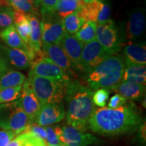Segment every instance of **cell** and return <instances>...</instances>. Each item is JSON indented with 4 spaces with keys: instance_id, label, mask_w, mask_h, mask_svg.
<instances>
[{
    "instance_id": "6da1fadb",
    "label": "cell",
    "mask_w": 146,
    "mask_h": 146,
    "mask_svg": "<svg viewBox=\"0 0 146 146\" xmlns=\"http://www.w3.org/2000/svg\"><path fill=\"white\" fill-rule=\"evenodd\" d=\"M143 122L141 113L132 102L116 109H95L88 129L104 136H115L138 129Z\"/></svg>"
},
{
    "instance_id": "7a4b0ae2",
    "label": "cell",
    "mask_w": 146,
    "mask_h": 146,
    "mask_svg": "<svg viewBox=\"0 0 146 146\" xmlns=\"http://www.w3.org/2000/svg\"><path fill=\"white\" fill-rule=\"evenodd\" d=\"M94 92L77 80L70 79L64 97L67 106L65 116L67 125L83 132L88 130L89 120L96 109L93 102Z\"/></svg>"
},
{
    "instance_id": "3957f363",
    "label": "cell",
    "mask_w": 146,
    "mask_h": 146,
    "mask_svg": "<svg viewBox=\"0 0 146 146\" xmlns=\"http://www.w3.org/2000/svg\"><path fill=\"white\" fill-rule=\"evenodd\" d=\"M125 64L119 55H111L98 65L94 70L87 74L85 81L92 90L111 89L123 79Z\"/></svg>"
},
{
    "instance_id": "277c9868",
    "label": "cell",
    "mask_w": 146,
    "mask_h": 146,
    "mask_svg": "<svg viewBox=\"0 0 146 146\" xmlns=\"http://www.w3.org/2000/svg\"><path fill=\"white\" fill-rule=\"evenodd\" d=\"M27 81L29 87L43 105L62 102L66 91L67 84L70 80L65 81L29 74Z\"/></svg>"
},
{
    "instance_id": "5b68a950",
    "label": "cell",
    "mask_w": 146,
    "mask_h": 146,
    "mask_svg": "<svg viewBox=\"0 0 146 146\" xmlns=\"http://www.w3.org/2000/svg\"><path fill=\"white\" fill-rule=\"evenodd\" d=\"M29 125V119L19 99L0 104V129L13 131L18 135Z\"/></svg>"
},
{
    "instance_id": "8992f818",
    "label": "cell",
    "mask_w": 146,
    "mask_h": 146,
    "mask_svg": "<svg viewBox=\"0 0 146 146\" xmlns=\"http://www.w3.org/2000/svg\"><path fill=\"white\" fill-rule=\"evenodd\" d=\"M60 141L68 146H89L100 143V139L88 133L68 125L53 126Z\"/></svg>"
},
{
    "instance_id": "52a82bcc",
    "label": "cell",
    "mask_w": 146,
    "mask_h": 146,
    "mask_svg": "<svg viewBox=\"0 0 146 146\" xmlns=\"http://www.w3.org/2000/svg\"><path fill=\"white\" fill-rule=\"evenodd\" d=\"M111 55L96 39L86 43L81 54L82 72L88 74Z\"/></svg>"
},
{
    "instance_id": "ba28073f",
    "label": "cell",
    "mask_w": 146,
    "mask_h": 146,
    "mask_svg": "<svg viewBox=\"0 0 146 146\" xmlns=\"http://www.w3.org/2000/svg\"><path fill=\"white\" fill-rule=\"evenodd\" d=\"M41 41L43 43L59 44L66 33L63 24V19L56 13L43 16L41 22Z\"/></svg>"
},
{
    "instance_id": "9c48e42d",
    "label": "cell",
    "mask_w": 146,
    "mask_h": 146,
    "mask_svg": "<svg viewBox=\"0 0 146 146\" xmlns=\"http://www.w3.org/2000/svg\"><path fill=\"white\" fill-rule=\"evenodd\" d=\"M97 41L109 54H114L120 50V43L118 31L114 23L109 19L104 23L97 25Z\"/></svg>"
},
{
    "instance_id": "30bf717a",
    "label": "cell",
    "mask_w": 146,
    "mask_h": 146,
    "mask_svg": "<svg viewBox=\"0 0 146 146\" xmlns=\"http://www.w3.org/2000/svg\"><path fill=\"white\" fill-rule=\"evenodd\" d=\"M66 116L64 104L61 102L45 104L42 105L34 124L48 127L62 121Z\"/></svg>"
},
{
    "instance_id": "8fae6325",
    "label": "cell",
    "mask_w": 146,
    "mask_h": 146,
    "mask_svg": "<svg viewBox=\"0 0 146 146\" xmlns=\"http://www.w3.org/2000/svg\"><path fill=\"white\" fill-rule=\"evenodd\" d=\"M77 14L85 21H93L100 25L109 20L110 7L108 3L94 0L85 3L77 11Z\"/></svg>"
},
{
    "instance_id": "7c38bea8",
    "label": "cell",
    "mask_w": 146,
    "mask_h": 146,
    "mask_svg": "<svg viewBox=\"0 0 146 146\" xmlns=\"http://www.w3.org/2000/svg\"><path fill=\"white\" fill-rule=\"evenodd\" d=\"M31 68V69L29 74L33 75L65 81H68L70 79L60 67L47 56L32 64Z\"/></svg>"
},
{
    "instance_id": "4fadbf2b",
    "label": "cell",
    "mask_w": 146,
    "mask_h": 146,
    "mask_svg": "<svg viewBox=\"0 0 146 146\" xmlns=\"http://www.w3.org/2000/svg\"><path fill=\"white\" fill-rule=\"evenodd\" d=\"M0 54L6 60L8 64L20 70H27L31 65L33 50L27 52L0 44Z\"/></svg>"
},
{
    "instance_id": "5bb4252c",
    "label": "cell",
    "mask_w": 146,
    "mask_h": 146,
    "mask_svg": "<svg viewBox=\"0 0 146 146\" xmlns=\"http://www.w3.org/2000/svg\"><path fill=\"white\" fill-rule=\"evenodd\" d=\"M70 60L72 68L81 71V54L84 44L73 35L66 33L60 41L59 44Z\"/></svg>"
},
{
    "instance_id": "9a60e30c",
    "label": "cell",
    "mask_w": 146,
    "mask_h": 146,
    "mask_svg": "<svg viewBox=\"0 0 146 146\" xmlns=\"http://www.w3.org/2000/svg\"><path fill=\"white\" fill-rule=\"evenodd\" d=\"M41 47L47 57L60 67L67 75L76 78V74L72 70L70 60L59 45L43 43Z\"/></svg>"
},
{
    "instance_id": "2e32d148",
    "label": "cell",
    "mask_w": 146,
    "mask_h": 146,
    "mask_svg": "<svg viewBox=\"0 0 146 146\" xmlns=\"http://www.w3.org/2000/svg\"><path fill=\"white\" fill-rule=\"evenodd\" d=\"M22 108L27 114L29 125H33L42 106L41 103L29 87L26 80L23 85L21 96L19 98Z\"/></svg>"
},
{
    "instance_id": "e0dca14e",
    "label": "cell",
    "mask_w": 146,
    "mask_h": 146,
    "mask_svg": "<svg viewBox=\"0 0 146 146\" xmlns=\"http://www.w3.org/2000/svg\"><path fill=\"white\" fill-rule=\"evenodd\" d=\"M145 14L143 10L133 11L129 16L126 27V39L133 41L142 35L145 29Z\"/></svg>"
},
{
    "instance_id": "ac0fdd59",
    "label": "cell",
    "mask_w": 146,
    "mask_h": 146,
    "mask_svg": "<svg viewBox=\"0 0 146 146\" xmlns=\"http://www.w3.org/2000/svg\"><path fill=\"white\" fill-rule=\"evenodd\" d=\"M126 64L145 65V43H130L125 47L123 50Z\"/></svg>"
},
{
    "instance_id": "d6986e66",
    "label": "cell",
    "mask_w": 146,
    "mask_h": 146,
    "mask_svg": "<svg viewBox=\"0 0 146 146\" xmlns=\"http://www.w3.org/2000/svg\"><path fill=\"white\" fill-rule=\"evenodd\" d=\"M116 94L123 96L127 100H139L143 98L145 93V85L121 81L111 89Z\"/></svg>"
},
{
    "instance_id": "ffe728a7",
    "label": "cell",
    "mask_w": 146,
    "mask_h": 146,
    "mask_svg": "<svg viewBox=\"0 0 146 146\" xmlns=\"http://www.w3.org/2000/svg\"><path fill=\"white\" fill-rule=\"evenodd\" d=\"M0 39L5 43L6 46L11 48L21 49L27 52L32 51L21 39L14 25L0 32Z\"/></svg>"
},
{
    "instance_id": "44dd1931",
    "label": "cell",
    "mask_w": 146,
    "mask_h": 146,
    "mask_svg": "<svg viewBox=\"0 0 146 146\" xmlns=\"http://www.w3.org/2000/svg\"><path fill=\"white\" fill-rule=\"evenodd\" d=\"M31 26V35L29 47L33 51H39L42 46L41 27L39 17L34 14H27Z\"/></svg>"
},
{
    "instance_id": "7402d4cb",
    "label": "cell",
    "mask_w": 146,
    "mask_h": 146,
    "mask_svg": "<svg viewBox=\"0 0 146 146\" xmlns=\"http://www.w3.org/2000/svg\"><path fill=\"white\" fill-rule=\"evenodd\" d=\"M122 81L145 85V65L127 64L124 70Z\"/></svg>"
},
{
    "instance_id": "603a6c76",
    "label": "cell",
    "mask_w": 146,
    "mask_h": 146,
    "mask_svg": "<svg viewBox=\"0 0 146 146\" xmlns=\"http://www.w3.org/2000/svg\"><path fill=\"white\" fill-rule=\"evenodd\" d=\"M26 77L19 71L10 69L0 76V91L4 89L23 85Z\"/></svg>"
},
{
    "instance_id": "cb8c5ba5",
    "label": "cell",
    "mask_w": 146,
    "mask_h": 146,
    "mask_svg": "<svg viewBox=\"0 0 146 146\" xmlns=\"http://www.w3.org/2000/svg\"><path fill=\"white\" fill-rule=\"evenodd\" d=\"M14 26L23 41L29 46L31 35V26L27 14L14 10Z\"/></svg>"
},
{
    "instance_id": "d4e9b609",
    "label": "cell",
    "mask_w": 146,
    "mask_h": 146,
    "mask_svg": "<svg viewBox=\"0 0 146 146\" xmlns=\"http://www.w3.org/2000/svg\"><path fill=\"white\" fill-rule=\"evenodd\" d=\"M85 5L83 0H58L55 13L63 19L78 11Z\"/></svg>"
},
{
    "instance_id": "484cf974",
    "label": "cell",
    "mask_w": 146,
    "mask_h": 146,
    "mask_svg": "<svg viewBox=\"0 0 146 146\" xmlns=\"http://www.w3.org/2000/svg\"><path fill=\"white\" fill-rule=\"evenodd\" d=\"M97 23L93 21H87L75 33V37L83 44H86L96 39Z\"/></svg>"
},
{
    "instance_id": "4316f807",
    "label": "cell",
    "mask_w": 146,
    "mask_h": 146,
    "mask_svg": "<svg viewBox=\"0 0 146 146\" xmlns=\"http://www.w3.org/2000/svg\"><path fill=\"white\" fill-rule=\"evenodd\" d=\"M85 23V20L78 15L77 11L67 16L63 19L64 27L66 31L70 35L76 33Z\"/></svg>"
},
{
    "instance_id": "83f0119b",
    "label": "cell",
    "mask_w": 146,
    "mask_h": 146,
    "mask_svg": "<svg viewBox=\"0 0 146 146\" xmlns=\"http://www.w3.org/2000/svg\"><path fill=\"white\" fill-rule=\"evenodd\" d=\"M10 7L14 10L19 11L26 14H34L38 16V8L31 0H10Z\"/></svg>"
},
{
    "instance_id": "f1b7e54d",
    "label": "cell",
    "mask_w": 146,
    "mask_h": 146,
    "mask_svg": "<svg viewBox=\"0 0 146 146\" xmlns=\"http://www.w3.org/2000/svg\"><path fill=\"white\" fill-rule=\"evenodd\" d=\"M23 85L4 89L0 91V104L10 103L19 99L21 96Z\"/></svg>"
},
{
    "instance_id": "f546056e",
    "label": "cell",
    "mask_w": 146,
    "mask_h": 146,
    "mask_svg": "<svg viewBox=\"0 0 146 146\" xmlns=\"http://www.w3.org/2000/svg\"><path fill=\"white\" fill-rule=\"evenodd\" d=\"M14 13L11 7L0 8V32L14 25Z\"/></svg>"
},
{
    "instance_id": "4dcf8cb0",
    "label": "cell",
    "mask_w": 146,
    "mask_h": 146,
    "mask_svg": "<svg viewBox=\"0 0 146 146\" xmlns=\"http://www.w3.org/2000/svg\"><path fill=\"white\" fill-rule=\"evenodd\" d=\"M110 96V90L106 89H98L94 92L93 102L94 105L100 108H104Z\"/></svg>"
},
{
    "instance_id": "1f68e13d",
    "label": "cell",
    "mask_w": 146,
    "mask_h": 146,
    "mask_svg": "<svg viewBox=\"0 0 146 146\" xmlns=\"http://www.w3.org/2000/svg\"><path fill=\"white\" fill-rule=\"evenodd\" d=\"M58 1V0H41L40 6L42 16H44L54 14Z\"/></svg>"
},
{
    "instance_id": "d6a6232c",
    "label": "cell",
    "mask_w": 146,
    "mask_h": 146,
    "mask_svg": "<svg viewBox=\"0 0 146 146\" xmlns=\"http://www.w3.org/2000/svg\"><path fill=\"white\" fill-rule=\"evenodd\" d=\"M25 131L31 133L33 135L41 138L43 141H46L47 133L46 130H45V127H41V126H39L36 125V124H33V125H29L25 129Z\"/></svg>"
},
{
    "instance_id": "836d02e7",
    "label": "cell",
    "mask_w": 146,
    "mask_h": 146,
    "mask_svg": "<svg viewBox=\"0 0 146 146\" xmlns=\"http://www.w3.org/2000/svg\"><path fill=\"white\" fill-rule=\"evenodd\" d=\"M45 130L47 133L46 141H45L47 146H58L63 144L60 141L59 138L55 132L53 126L45 127Z\"/></svg>"
},
{
    "instance_id": "e575fe53",
    "label": "cell",
    "mask_w": 146,
    "mask_h": 146,
    "mask_svg": "<svg viewBox=\"0 0 146 146\" xmlns=\"http://www.w3.org/2000/svg\"><path fill=\"white\" fill-rule=\"evenodd\" d=\"M128 100L122 96L121 95L116 94L112 96L110 99L108 104V108L110 109H116L118 108L123 106L127 103Z\"/></svg>"
},
{
    "instance_id": "d590c367",
    "label": "cell",
    "mask_w": 146,
    "mask_h": 146,
    "mask_svg": "<svg viewBox=\"0 0 146 146\" xmlns=\"http://www.w3.org/2000/svg\"><path fill=\"white\" fill-rule=\"evenodd\" d=\"M16 135H18L13 131L1 129L0 130V146H7Z\"/></svg>"
},
{
    "instance_id": "8d00e7d4",
    "label": "cell",
    "mask_w": 146,
    "mask_h": 146,
    "mask_svg": "<svg viewBox=\"0 0 146 146\" xmlns=\"http://www.w3.org/2000/svg\"><path fill=\"white\" fill-rule=\"evenodd\" d=\"M26 134V141L24 146H47L45 141L38 137L33 135L32 134L26 131H24Z\"/></svg>"
},
{
    "instance_id": "74e56055",
    "label": "cell",
    "mask_w": 146,
    "mask_h": 146,
    "mask_svg": "<svg viewBox=\"0 0 146 146\" xmlns=\"http://www.w3.org/2000/svg\"><path fill=\"white\" fill-rule=\"evenodd\" d=\"M26 141V134L22 133L14 139L7 146H24Z\"/></svg>"
},
{
    "instance_id": "f35d334b",
    "label": "cell",
    "mask_w": 146,
    "mask_h": 146,
    "mask_svg": "<svg viewBox=\"0 0 146 146\" xmlns=\"http://www.w3.org/2000/svg\"><path fill=\"white\" fill-rule=\"evenodd\" d=\"M9 69V64L3 56L0 54V76Z\"/></svg>"
},
{
    "instance_id": "ab89813d",
    "label": "cell",
    "mask_w": 146,
    "mask_h": 146,
    "mask_svg": "<svg viewBox=\"0 0 146 146\" xmlns=\"http://www.w3.org/2000/svg\"><path fill=\"white\" fill-rule=\"evenodd\" d=\"M2 7H10V0H0V8Z\"/></svg>"
},
{
    "instance_id": "60d3db41",
    "label": "cell",
    "mask_w": 146,
    "mask_h": 146,
    "mask_svg": "<svg viewBox=\"0 0 146 146\" xmlns=\"http://www.w3.org/2000/svg\"><path fill=\"white\" fill-rule=\"evenodd\" d=\"M33 1L34 4L36 5V8H39V7L40 6V4H41V0H32Z\"/></svg>"
},
{
    "instance_id": "b9f144b4",
    "label": "cell",
    "mask_w": 146,
    "mask_h": 146,
    "mask_svg": "<svg viewBox=\"0 0 146 146\" xmlns=\"http://www.w3.org/2000/svg\"><path fill=\"white\" fill-rule=\"evenodd\" d=\"M84 1H85V3H88L89 2H91V1H94V0H83ZM97 1H102L103 0H97Z\"/></svg>"
},
{
    "instance_id": "7bdbcfd3",
    "label": "cell",
    "mask_w": 146,
    "mask_h": 146,
    "mask_svg": "<svg viewBox=\"0 0 146 146\" xmlns=\"http://www.w3.org/2000/svg\"><path fill=\"white\" fill-rule=\"evenodd\" d=\"M58 146H68V145H64V144H61V145H58Z\"/></svg>"
},
{
    "instance_id": "ee69618b",
    "label": "cell",
    "mask_w": 146,
    "mask_h": 146,
    "mask_svg": "<svg viewBox=\"0 0 146 146\" xmlns=\"http://www.w3.org/2000/svg\"><path fill=\"white\" fill-rule=\"evenodd\" d=\"M31 1H32V0H31Z\"/></svg>"
}]
</instances>
